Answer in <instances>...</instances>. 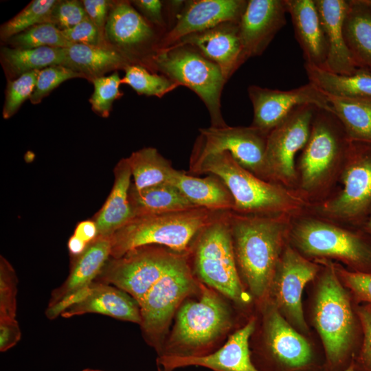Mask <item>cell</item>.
<instances>
[{
	"label": "cell",
	"instance_id": "6da1fadb",
	"mask_svg": "<svg viewBox=\"0 0 371 371\" xmlns=\"http://www.w3.org/2000/svg\"><path fill=\"white\" fill-rule=\"evenodd\" d=\"M293 216L228 212L239 273L252 295L263 298L270 290L281 254L289 243Z\"/></svg>",
	"mask_w": 371,
	"mask_h": 371
},
{
	"label": "cell",
	"instance_id": "7a4b0ae2",
	"mask_svg": "<svg viewBox=\"0 0 371 371\" xmlns=\"http://www.w3.org/2000/svg\"><path fill=\"white\" fill-rule=\"evenodd\" d=\"M348 142L335 114L317 108L309 138L296 164L295 191L307 207L322 203L337 190Z\"/></svg>",
	"mask_w": 371,
	"mask_h": 371
},
{
	"label": "cell",
	"instance_id": "3957f363",
	"mask_svg": "<svg viewBox=\"0 0 371 371\" xmlns=\"http://www.w3.org/2000/svg\"><path fill=\"white\" fill-rule=\"evenodd\" d=\"M190 172L219 177L233 197L232 212L235 213L294 216L307 207L295 191L257 177L238 164L227 152L190 160Z\"/></svg>",
	"mask_w": 371,
	"mask_h": 371
},
{
	"label": "cell",
	"instance_id": "277c9868",
	"mask_svg": "<svg viewBox=\"0 0 371 371\" xmlns=\"http://www.w3.org/2000/svg\"><path fill=\"white\" fill-rule=\"evenodd\" d=\"M225 212L203 207L133 217L111 236V256L120 258L137 247L156 245L188 254L198 232Z\"/></svg>",
	"mask_w": 371,
	"mask_h": 371
},
{
	"label": "cell",
	"instance_id": "5b68a950",
	"mask_svg": "<svg viewBox=\"0 0 371 371\" xmlns=\"http://www.w3.org/2000/svg\"><path fill=\"white\" fill-rule=\"evenodd\" d=\"M363 228L336 223L308 211L292 216L289 243L315 260H339L358 269L371 266V245Z\"/></svg>",
	"mask_w": 371,
	"mask_h": 371
},
{
	"label": "cell",
	"instance_id": "8992f818",
	"mask_svg": "<svg viewBox=\"0 0 371 371\" xmlns=\"http://www.w3.org/2000/svg\"><path fill=\"white\" fill-rule=\"evenodd\" d=\"M228 212H223L198 232L188 254H191L193 271L202 282L235 302L244 304L251 297L240 279Z\"/></svg>",
	"mask_w": 371,
	"mask_h": 371
},
{
	"label": "cell",
	"instance_id": "52a82bcc",
	"mask_svg": "<svg viewBox=\"0 0 371 371\" xmlns=\"http://www.w3.org/2000/svg\"><path fill=\"white\" fill-rule=\"evenodd\" d=\"M339 183L322 203L306 210L343 225L362 228L371 212V143L350 140Z\"/></svg>",
	"mask_w": 371,
	"mask_h": 371
},
{
	"label": "cell",
	"instance_id": "ba28073f",
	"mask_svg": "<svg viewBox=\"0 0 371 371\" xmlns=\"http://www.w3.org/2000/svg\"><path fill=\"white\" fill-rule=\"evenodd\" d=\"M201 296L179 308L168 341L159 356L197 357L231 326L227 304L214 291L199 284Z\"/></svg>",
	"mask_w": 371,
	"mask_h": 371
},
{
	"label": "cell",
	"instance_id": "9c48e42d",
	"mask_svg": "<svg viewBox=\"0 0 371 371\" xmlns=\"http://www.w3.org/2000/svg\"><path fill=\"white\" fill-rule=\"evenodd\" d=\"M148 69L159 71L194 91L208 110L211 126H227L221 110V93L227 81L218 66L197 50L181 45L159 51L150 59Z\"/></svg>",
	"mask_w": 371,
	"mask_h": 371
},
{
	"label": "cell",
	"instance_id": "30bf717a",
	"mask_svg": "<svg viewBox=\"0 0 371 371\" xmlns=\"http://www.w3.org/2000/svg\"><path fill=\"white\" fill-rule=\"evenodd\" d=\"M324 265L319 282L313 311L315 326L321 337L328 360L339 361L350 344L353 317L349 298L341 284L333 263Z\"/></svg>",
	"mask_w": 371,
	"mask_h": 371
},
{
	"label": "cell",
	"instance_id": "8fae6325",
	"mask_svg": "<svg viewBox=\"0 0 371 371\" xmlns=\"http://www.w3.org/2000/svg\"><path fill=\"white\" fill-rule=\"evenodd\" d=\"M181 254L160 245L141 246L120 258L110 257L94 281L125 291L139 304Z\"/></svg>",
	"mask_w": 371,
	"mask_h": 371
},
{
	"label": "cell",
	"instance_id": "7c38bea8",
	"mask_svg": "<svg viewBox=\"0 0 371 371\" xmlns=\"http://www.w3.org/2000/svg\"><path fill=\"white\" fill-rule=\"evenodd\" d=\"M196 284L188 254H183L139 304L141 329L147 341L157 350L174 312L185 297L195 291Z\"/></svg>",
	"mask_w": 371,
	"mask_h": 371
},
{
	"label": "cell",
	"instance_id": "4fadbf2b",
	"mask_svg": "<svg viewBox=\"0 0 371 371\" xmlns=\"http://www.w3.org/2000/svg\"><path fill=\"white\" fill-rule=\"evenodd\" d=\"M317 107H297L268 135L265 156L266 181L295 190L297 171L295 157L305 146Z\"/></svg>",
	"mask_w": 371,
	"mask_h": 371
},
{
	"label": "cell",
	"instance_id": "5bb4252c",
	"mask_svg": "<svg viewBox=\"0 0 371 371\" xmlns=\"http://www.w3.org/2000/svg\"><path fill=\"white\" fill-rule=\"evenodd\" d=\"M164 34L149 23L131 1L113 3L104 28L108 46L131 64L148 69Z\"/></svg>",
	"mask_w": 371,
	"mask_h": 371
},
{
	"label": "cell",
	"instance_id": "9a60e30c",
	"mask_svg": "<svg viewBox=\"0 0 371 371\" xmlns=\"http://www.w3.org/2000/svg\"><path fill=\"white\" fill-rule=\"evenodd\" d=\"M190 160L227 152L241 166L265 179V156L269 133L251 126L199 129Z\"/></svg>",
	"mask_w": 371,
	"mask_h": 371
},
{
	"label": "cell",
	"instance_id": "2e32d148",
	"mask_svg": "<svg viewBox=\"0 0 371 371\" xmlns=\"http://www.w3.org/2000/svg\"><path fill=\"white\" fill-rule=\"evenodd\" d=\"M317 262L307 258L289 243L284 247L271 284L274 305L298 329L306 331L302 295L306 284L319 271Z\"/></svg>",
	"mask_w": 371,
	"mask_h": 371
},
{
	"label": "cell",
	"instance_id": "e0dca14e",
	"mask_svg": "<svg viewBox=\"0 0 371 371\" xmlns=\"http://www.w3.org/2000/svg\"><path fill=\"white\" fill-rule=\"evenodd\" d=\"M247 92L254 109L251 126L267 133L300 106L311 104L333 113L325 95L311 82L288 91L251 85Z\"/></svg>",
	"mask_w": 371,
	"mask_h": 371
},
{
	"label": "cell",
	"instance_id": "ac0fdd59",
	"mask_svg": "<svg viewBox=\"0 0 371 371\" xmlns=\"http://www.w3.org/2000/svg\"><path fill=\"white\" fill-rule=\"evenodd\" d=\"M245 0L186 1L172 28L163 36L158 51L166 49L183 38L225 22H239Z\"/></svg>",
	"mask_w": 371,
	"mask_h": 371
},
{
	"label": "cell",
	"instance_id": "d6986e66",
	"mask_svg": "<svg viewBox=\"0 0 371 371\" xmlns=\"http://www.w3.org/2000/svg\"><path fill=\"white\" fill-rule=\"evenodd\" d=\"M111 249V236H98L81 254L73 257L68 277L52 292L46 310L49 319L60 315L75 295L91 285L110 258Z\"/></svg>",
	"mask_w": 371,
	"mask_h": 371
},
{
	"label": "cell",
	"instance_id": "ffe728a7",
	"mask_svg": "<svg viewBox=\"0 0 371 371\" xmlns=\"http://www.w3.org/2000/svg\"><path fill=\"white\" fill-rule=\"evenodd\" d=\"M285 0H249L239 21L244 62L260 56L286 25Z\"/></svg>",
	"mask_w": 371,
	"mask_h": 371
},
{
	"label": "cell",
	"instance_id": "44dd1931",
	"mask_svg": "<svg viewBox=\"0 0 371 371\" xmlns=\"http://www.w3.org/2000/svg\"><path fill=\"white\" fill-rule=\"evenodd\" d=\"M255 329V320L231 335L227 342L214 352L197 357L161 356L157 359L159 371H172L187 366H201L213 371H259L253 364L249 339Z\"/></svg>",
	"mask_w": 371,
	"mask_h": 371
},
{
	"label": "cell",
	"instance_id": "7402d4cb",
	"mask_svg": "<svg viewBox=\"0 0 371 371\" xmlns=\"http://www.w3.org/2000/svg\"><path fill=\"white\" fill-rule=\"evenodd\" d=\"M181 45L193 47L217 65L227 82L245 63L239 22H225L203 32L190 34L170 47Z\"/></svg>",
	"mask_w": 371,
	"mask_h": 371
},
{
	"label": "cell",
	"instance_id": "603a6c76",
	"mask_svg": "<svg viewBox=\"0 0 371 371\" xmlns=\"http://www.w3.org/2000/svg\"><path fill=\"white\" fill-rule=\"evenodd\" d=\"M98 313L140 324L139 303L128 293L111 284L93 281L85 295L60 314L65 318Z\"/></svg>",
	"mask_w": 371,
	"mask_h": 371
},
{
	"label": "cell",
	"instance_id": "cb8c5ba5",
	"mask_svg": "<svg viewBox=\"0 0 371 371\" xmlns=\"http://www.w3.org/2000/svg\"><path fill=\"white\" fill-rule=\"evenodd\" d=\"M328 46L324 69L340 75H350L355 67L344 34V23L348 9V1L315 0Z\"/></svg>",
	"mask_w": 371,
	"mask_h": 371
},
{
	"label": "cell",
	"instance_id": "d4e9b609",
	"mask_svg": "<svg viewBox=\"0 0 371 371\" xmlns=\"http://www.w3.org/2000/svg\"><path fill=\"white\" fill-rule=\"evenodd\" d=\"M265 335L270 352L281 363L300 368L310 362L312 351L309 344L274 304L267 306L265 311Z\"/></svg>",
	"mask_w": 371,
	"mask_h": 371
},
{
	"label": "cell",
	"instance_id": "484cf974",
	"mask_svg": "<svg viewBox=\"0 0 371 371\" xmlns=\"http://www.w3.org/2000/svg\"><path fill=\"white\" fill-rule=\"evenodd\" d=\"M306 65L324 69L328 46L315 0H285Z\"/></svg>",
	"mask_w": 371,
	"mask_h": 371
},
{
	"label": "cell",
	"instance_id": "4316f807",
	"mask_svg": "<svg viewBox=\"0 0 371 371\" xmlns=\"http://www.w3.org/2000/svg\"><path fill=\"white\" fill-rule=\"evenodd\" d=\"M113 172L111 191L93 219L98 236H111L134 217L129 201L132 175L126 158L117 164Z\"/></svg>",
	"mask_w": 371,
	"mask_h": 371
},
{
	"label": "cell",
	"instance_id": "83f0119b",
	"mask_svg": "<svg viewBox=\"0 0 371 371\" xmlns=\"http://www.w3.org/2000/svg\"><path fill=\"white\" fill-rule=\"evenodd\" d=\"M169 183L196 207L215 212H229L234 208L230 192L214 175L199 178L175 169Z\"/></svg>",
	"mask_w": 371,
	"mask_h": 371
},
{
	"label": "cell",
	"instance_id": "f1b7e54d",
	"mask_svg": "<svg viewBox=\"0 0 371 371\" xmlns=\"http://www.w3.org/2000/svg\"><path fill=\"white\" fill-rule=\"evenodd\" d=\"M63 66L93 81L115 69L132 65L122 54L110 47L73 44L65 48Z\"/></svg>",
	"mask_w": 371,
	"mask_h": 371
},
{
	"label": "cell",
	"instance_id": "f546056e",
	"mask_svg": "<svg viewBox=\"0 0 371 371\" xmlns=\"http://www.w3.org/2000/svg\"><path fill=\"white\" fill-rule=\"evenodd\" d=\"M344 23L346 43L357 69L371 74V8L363 0H349Z\"/></svg>",
	"mask_w": 371,
	"mask_h": 371
},
{
	"label": "cell",
	"instance_id": "4dcf8cb0",
	"mask_svg": "<svg viewBox=\"0 0 371 371\" xmlns=\"http://www.w3.org/2000/svg\"><path fill=\"white\" fill-rule=\"evenodd\" d=\"M129 201L134 217L199 207L170 183L155 186L141 190H136L131 183Z\"/></svg>",
	"mask_w": 371,
	"mask_h": 371
},
{
	"label": "cell",
	"instance_id": "1f68e13d",
	"mask_svg": "<svg viewBox=\"0 0 371 371\" xmlns=\"http://www.w3.org/2000/svg\"><path fill=\"white\" fill-rule=\"evenodd\" d=\"M323 93L348 139L371 143V98L339 97Z\"/></svg>",
	"mask_w": 371,
	"mask_h": 371
},
{
	"label": "cell",
	"instance_id": "d6a6232c",
	"mask_svg": "<svg viewBox=\"0 0 371 371\" xmlns=\"http://www.w3.org/2000/svg\"><path fill=\"white\" fill-rule=\"evenodd\" d=\"M309 82L322 92L335 96L371 98V74L358 69L350 75H340L304 64Z\"/></svg>",
	"mask_w": 371,
	"mask_h": 371
},
{
	"label": "cell",
	"instance_id": "836d02e7",
	"mask_svg": "<svg viewBox=\"0 0 371 371\" xmlns=\"http://www.w3.org/2000/svg\"><path fill=\"white\" fill-rule=\"evenodd\" d=\"M134 188L141 190L164 183H169L175 169L171 162L153 147L135 151L126 158Z\"/></svg>",
	"mask_w": 371,
	"mask_h": 371
},
{
	"label": "cell",
	"instance_id": "e575fe53",
	"mask_svg": "<svg viewBox=\"0 0 371 371\" xmlns=\"http://www.w3.org/2000/svg\"><path fill=\"white\" fill-rule=\"evenodd\" d=\"M3 67L14 76L41 70L54 65H63L65 60V48L43 47L19 49L3 47L1 50Z\"/></svg>",
	"mask_w": 371,
	"mask_h": 371
},
{
	"label": "cell",
	"instance_id": "d590c367",
	"mask_svg": "<svg viewBox=\"0 0 371 371\" xmlns=\"http://www.w3.org/2000/svg\"><path fill=\"white\" fill-rule=\"evenodd\" d=\"M124 72L121 83L130 86L139 95L162 98L179 86L167 76L150 72L140 65H129Z\"/></svg>",
	"mask_w": 371,
	"mask_h": 371
},
{
	"label": "cell",
	"instance_id": "8d00e7d4",
	"mask_svg": "<svg viewBox=\"0 0 371 371\" xmlns=\"http://www.w3.org/2000/svg\"><path fill=\"white\" fill-rule=\"evenodd\" d=\"M57 1L56 0L32 1L19 13L1 26V38L7 41L34 25L52 23V13Z\"/></svg>",
	"mask_w": 371,
	"mask_h": 371
},
{
	"label": "cell",
	"instance_id": "74e56055",
	"mask_svg": "<svg viewBox=\"0 0 371 371\" xmlns=\"http://www.w3.org/2000/svg\"><path fill=\"white\" fill-rule=\"evenodd\" d=\"M6 41L12 47L19 49L43 47L67 48L73 45L64 37L61 30L52 23L34 25Z\"/></svg>",
	"mask_w": 371,
	"mask_h": 371
},
{
	"label": "cell",
	"instance_id": "f35d334b",
	"mask_svg": "<svg viewBox=\"0 0 371 371\" xmlns=\"http://www.w3.org/2000/svg\"><path fill=\"white\" fill-rule=\"evenodd\" d=\"M92 82L94 89L89 99L91 109L100 116L107 117L114 101L123 95L120 89L121 78L115 71L109 76L97 78Z\"/></svg>",
	"mask_w": 371,
	"mask_h": 371
},
{
	"label": "cell",
	"instance_id": "ab89813d",
	"mask_svg": "<svg viewBox=\"0 0 371 371\" xmlns=\"http://www.w3.org/2000/svg\"><path fill=\"white\" fill-rule=\"evenodd\" d=\"M40 70L21 75L8 83L3 117L9 119L19 109L21 104L32 95Z\"/></svg>",
	"mask_w": 371,
	"mask_h": 371
},
{
	"label": "cell",
	"instance_id": "60d3db41",
	"mask_svg": "<svg viewBox=\"0 0 371 371\" xmlns=\"http://www.w3.org/2000/svg\"><path fill=\"white\" fill-rule=\"evenodd\" d=\"M75 78H84L80 74L63 65H54L39 71L35 88L30 100L38 104L63 82Z\"/></svg>",
	"mask_w": 371,
	"mask_h": 371
},
{
	"label": "cell",
	"instance_id": "b9f144b4",
	"mask_svg": "<svg viewBox=\"0 0 371 371\" xmlns=\"http://www.w3.org/2000/svg\"><path fill=\"white\" fill-rule=\"evenodd\" d=\"M18 279L10 263L0 258V317L15 318Z\"/></svg>",
	"mask_w": 371,
	"mask_h": 371
},
{
	"label": "cell",
	"instance_id": "7bdbcfd3",
	"mask_svg": "<svg viewBox=\"0 0 371 371\" xmlns=\"http://www.w3.org/2000/svg\"><path fill=\"white\" fill-rule=\"evenodd\" d=\"M131 3L149 23L164 33V35L169 31V22L166 16L169 17L172 22V21L168 1L135 0L131 1Z\"/></svg>",
	"mask_w": 371,
	"mask_h": 371
},
{
	"label": "cell",
	"instance_id": "ee69618b",
	"mask_svg": "<svg viewBox=\"0 0 371 371\" xmlns=\"http://www.w3.org/2000/svg\"><path fill=\"white\" fill-rule=\"evenodd\" d=\"M88 17L82 1H58L52 13V23L60 30L71 28Z\"/></svg>",
	"mask_w": 371,
	"mask_h": 371
},
{
	"label": "cell",
	"instance_id": "f6af8a7d",
	"mask_svg": "<svg viewBox=\"0 0 371 371\" xmlns=\"http://www.w3.org/2000/svg\"><path fill=\"white\" fill-rule=\"evenodd\" d=\"M61 31L64 37L73 44L107 47L103 44L104 38L89 17L76 25Z\"/></svg>",
	"mask_w": 371,
	"mask_h": 371
},
{
	"label": "cell",
	"instance_id": "bcb514c9",
	"mask_svg": "<svg viewBox=\"0 0 371 371\" xmlns=\"http://www.w3.org/2000/svg\"><path fill=\"white\" fill-rule=\"evenodd\" d=\"M334 268L339 278L361 300L371 304V272L349 271L339 265Z\"/></svg>",
	"mask_w": 371,
	"mask_h": 371
},
{
	"label": "cell",
	"instance_id": "7dc6e473",
	"mask_svg": "<svg viewBox=\"0 0 371 371\" xmlns=\"http://www.w3.org/2000/svg\"><path fill=\"white\" fill-rule=\"evenodd\" d=\"M82 3L88 17L104 38V28L112 3L106 0H83Z\"/></svg>",
	"mask_w": 371,
	"mask_h": 371
},
{
	"label": "cell",
	"instance_id": "c3c4849f",
	"mask_svg": "<svg viewBox=\"0 0 371 371\" xmlns=\"http://www.w3.org/2000/svg\"><path fill=\"white\" fill-rule=\"evenodd\" d=\"M21 336L15 318L0 317V351L5 352L14 346Z\"/></svg>",
	"mask_w": 371,
	"mask_h": 371
},
{
	"label": "cell",
	"instance_id": "681fc988",
	"mask_svg": "<svg viewBox=\"0 0 371 371\" xmlns=\"http://www.w3.org/2000/svg\"><path fill=\"white\" fill-rule=\"evenodd\" d=\"M359 315L364 332L363 357L364 361L371 366V311L361 309L359 311Z\"/></svg>",
	"mask_w": 371,
	"mask_h": 371
},
{
	"label": "cell",
	"instance_id": "f907efd6",
	"mask_svg": "<svg viewBox=\"0 0 371 371\" xmlns=\"http://www.w3.org/2000/svg\"><path fill=\"white\" fill-rule=\"evenodd\" d=\"M74 234L89 244L98 236L96 223L93 220L81 221L76 225Z\"/></svg>",
	"mask_w": 371,
	"mask_h": 371
},
{
	"label": "cell",
	"instance_id": "816d5d0a",
	"mask_svg": "<svg viewBox=\"0 0 371 371\" xmlns=\"http://www.w3.org/2000/svg\"><path fill=\"white\" fill-rule=\"evenodd\" d=\"M88 244L73 234L69 239L67 247L72 257L81 254L87 248Z\"/></svg>",
	"mask_w": 371,
	"mask_h": 371
},
{
	"label": "cell",
	"instance_id": "f5cc1de1",
	"mask_svg": "<svg viewBox=\"0 0 371 371\" xmlns=\"http://www.w3.org/2000/svg\"><path fill=\"white\" fill-rule=\"evenodd\" d=\"M362 228L371 236V212Z\"/></svg>",
	"mask_w": 371,
	"mask_h": 371
},
{
	"label": "cell",
	"instance_id": "db71d44e",
	"mask_svg": "<svg viewBox=\"0 0 371 371\" xmlns=\"http://www.w3.org/2000/svg\"><path fill=\"white\" fill-rule=\"evenodd\" d=\"M363 1L371 8V0H363Z\"/></svg>",
	"mask_w": 371,
	"mask_h": 371
},
{
	"label": "cell",
	"instance_id": "11a10c76",
	"mask_svg": "<svg viewBox=\"0 0 371 371\" xmlns=\"http://www.w3.org/2000/svg\"><path fill=\"white\" fill-rule=\"evenodd\" d=\"M82 371H100V370H93V369H90V368H86V369L83 370Z\"/></svg>",
	"mask_w": 371,
	"mask_h": 371
},
{
	"label": "cell",
	"instance_id": "9f6ffc18",
	"mask_svg": "<svg viewBox=\"0 0 371 371\" xmlns=\"http://www.w3.org/2000/svg\"><path fill=\"white\" fill-rule=\"evenodd\" d=\"M346 371H354V370L352 368H348V370H346Z\"/></svg>",
	"mask_w": 371,
	"mask_h": 371
}]
</instances>
